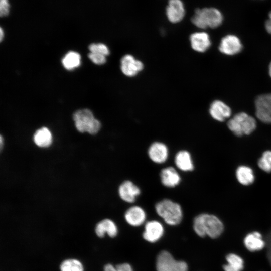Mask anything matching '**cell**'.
Instances as JSON below:
<instances>
[{"instance_id": "1", "label": "cell", "mask_w": 271, "mask_h": 271, "mask_svg": "<svg viewBox=\"0 0 271 271\" xmlns=\"http://www.w3.org/2000/svg\"><path fill=\"white\" fill-rule=\"evenodd\" d=\"M193 229L200 237L208 236L212 238H216L220 236L223 232L224 225L217 216L202 213L194 219Z\"/></svg>"}, {"instance_id": "2", "label": "cell", "mask_w": 271, "mask_h": 271, "mask_svg": "<svg viewBox=\"0 0 271 271\" xmlns=\"http://www.w3.org/2000/svg\"><path fill=\"white\" fill-rule=\"evenodd\" d=\"M191 21L200 29L216 28L222 24L223 16L221 12L215 8L197 9Z\"/></svg>"}, {"instance_id": "3", "label": "cell", "mask_w": 271, "mask_h": 271, "mask_svg": "<svg viewBox=\"0 0 271 271\" xmlns=\"http://www.w3.org/2000/svg\"><path fill=\"white\" fill-rule=\"evenodd\" d=\"M155 207L156 213L167 224L176 225L181 222L183 212L178 203L165 199L157 203Z\"/></svg>"}, {"instance_id": "4", "label": "cell", "mask_w": 271, "mask_h": 271, "mask_svg": "<svg viewBox=\"0 0 271 271\" xmlns=\"http://www.w3.org/2000/svg\"><path fill=\"white\" fill-rule=\"evenodd\" d=\"M227 126L234 134L241 137L251 133L256 127V122L248 114L239 112L228 121Z\"/></svg>"}, {"instance_id": "5", "label": "cell", "mask_w": 271, "mask_h": 271, "mask_svg": "<svg viewBox=\"0 0 271 271\" xmlns=\"http://www.w3.org/2000/svg\"><path fill=\"white\" fill-rule=\"evenodd\" d=\"M73 119L77 129L81 132H87L95 134L101 127L100 122L95 118L92 112L88 109L76 111L73 114Z\"/></svg>"}, {"instance_id": "6", "label": "cell", "mask_w": 271, "mask_h": 271, "mask_svg": "<svg viewBox=\"0 0 271 271\" xmlns=\"http://www.w3.org/2000/svg\"><path fill=\"white\" fill-rule=\"evenodd\" d=\"M157 271H188L187 263L183 261L176 260L168 251L160 252L156 260Z\"/></svg>"}, {"instance_id": "7", "label": "cell", "mask_w": 271, "mask_h": 271, "mask_svg": "<svg viewBox=\"0 0 271 271\" xmlns=\"http://www.w3.org/2000/svg\"><path fill=\"white\" fill-rule=\"evenodd\" d=\"M255 115L263 123L271 124V93L258 96L255 100Z\"/></svg>"}, {"instance_id": "8", "label": "cell", "mask_w": 271, "mask_h": 271, "mask_svg": "<svg viewBox=\"0 0 271 271\" xmlns=\"http://www.w3.org/2000/svg\"><path fill=\"white\" fill-rule=\"evenodd\" d=\"M242 45L239 38L235 35L228 34L221 40L219 50L227 55H234L240 52Z\"/></svg>"}, {"instance_id": "9", "label": "cell", "mask_w": 271, "mask_h": 271, "mask_svg": "<svg viewBox=\"0 0 271 271\" xmlns=\"http://www.w3.org/2000/svg\"><path fill=\"white\" fill-rule=\"evenodd\" d=\"M143 64L130 54L124 55L121 59V70L126 76L132 77L143 68Z\"/></svg>"}, {"instance_id": "10", "label": "cell", "mask_w": 271, "mask_h": 271, "mask_svg": "<svg viewBox=\"0 0 271 271\" xmlns=\"http://www.w3.org/2000/svg\"><path fill=\"white\" fill-rule=\"evenodd\" d=\"M148 153L150 159L153 162L162 164L168 159L169 151L167 146L165 144L155 142L150 146Z\"/></svg>"}, {"instance_id": "11", "label": "cell", "mask_w": 271, "mask_h": 271, "mask_svg": "<svg viewBox=\"0 0 271 271\" xmlns=\"http://www.w3.org/2000/svg\"><path fill=\"white\" fill-rule=\"evenodd\" d=\"M140 193V188L129 180L122 182L118 188L120 198L127 203L134 202Z\"/></svg>"}, {"instance_id": "12", "label": "cell", "mask_w": 271, "mask_h": 271, "mask_svg": "<svg viewBox=\"0 0 271 271\" xmlns=\"http://www.w3.org/2000/svg\"><path fill=\"white\" fill-rule=\"evenodd\" d=\"M164 233L162 224L158 221L152 220L146 223L143 234L144 239L150 242H155L160 239Z\"/></svg>"}, {"instance_id": "13", "label": "cell", "mask_w": 271, "mask_h": 271, "mask_svg": "<svg viewBox=\"0 0 271 271\" xmlns=\"http://www.w3.org/2000/svg\"><path fill=\"white\" fill-rule=\"evenodd\" d=\"M185 8L181 0H169L166 8V15L168 20L175 23L181 21L184 17Z\"/></svg>"}, {"instance_id": "14", "label": "cell", "mask_w": 271, "mask_h": 271, "mask_svg": "<svg viewBox=\"0 0 271 271\" xmlns=\"http://www.w3.org/2000/svg\"><path fill=\"white\" fill-rule=\"evenodd\" d=\"M209 113L213 119L221 122L231 116V110L223 101L216 100L211 104Z\"/></svg>"}, {"instance_id": "15", "label": "cell", "mask_w": 271, "mask_h": 271, "mask_svg": "<svg viewBox=\"0 0 271 271\" xmlns=\"http://www.w3.org/2000/svg\"><path fill=\"white\" fill-rule=\"evenodd\" d=\"M191 45L193 49L198 52H204L211 46L209 35L205 32L193 33L190 37Z\"/></svg>"}, {"instance_id": "16", "label": "cell", "mask_w": 271, "mask_h": 271, "mask_svg": "<svg viewBox=\"0 0 271 271\" xmlns=\"http://www.w3.org/2000/svg\"><path fill=\"white\" fill-rule=\"evenodd\" d=\"M124 217L127 223L131 226H139L144 223L146 214L140 206H132L126 211Z\"/></svg>"}, {"instance_id": "17", "label": "cell", "mask_w": 271, "mask_h": 271, "mask_svg": "<svg viewBox=\"0 0 271 271\" xmlns=\"http://www.w3.org/2000/svg\"><path fill=\"white\" fill-rule=\"evenodd\" d=\"M160 175L162 184L168 188L175 187L181 181V177L179 174L172 167H168L163 169Z\"/></svg>"}, {"instance_id": "18", "label": "cell", "mask_w": 271, "mask_h": 271, "mask_svg": "<svg viewBox=\"0 0 271 271\" xmlns=\"http://www.w3.org/2000/svg\"><path fill=\"white\" fill-rule=\"evenodd\" d=\"M246 248L250 251H257L262 249L265 242L262 235L257 231H253L246 235L243 241Z\"/></svg>"}, {"instance_id": "19", "label": "cell", "mask_w": 271, "mask_h": 271, "mask_svg": "<svg viewBox=\"0 0 271 271\" xmlns=\"http://www.w3.org/2000/svg\"><path fill=\"white\" fill-rule=\"evenodd\" d=\"M175 164L180 170L185 172L194 169L193 162L190 153L186 150L179 151L175 157Z\"/></svg>"}, {"instance_id": "20", "label": "cell", "mask_w": 271, "mask_h": 271, "mask_svg": "<svg viewBox=\"0 0 271 271\" xmlns=\"http://www.w3.org/2000/svg\"><path fill=\"white\" fill-rule=\"evenodd\" d=\"M117 227L113 221L109 219H104L99 222L95 227V233L99 237H103L105 233L110 237L117 235Z\"/></svg>"}, {"instance_id": "21", "label": "cell", "mask_w": 271, "mask_h": 271, "mask_svg": "<svg viewBox=\"0 0 271 271\" xmlns=\"http://www.w3.org/2000/svg\"><path fill=\"white\" fill-rule=\"evenodd\" d=\"M236 176L238 181L245 186L252 184L255 179L253 170L244 165L240 166L237 168Z\"/></svg>"}, {"instance_id": "22", "label": "cell", "mask_w": 271, "mask_h": 271, "mask_svg": "<svg viewBox=\"0 0 271 271\" xmlns=\"http://www.w3.org/2000/svg\"><path fill=\"white\" fill-rule=\"evenodd\" d=\"M33 139L35 143L40 147H47L52 142V134L49 129L45 127L38 129Z\"/></svg>"}, {"instance_id": "23", "label": "cell", "mask_w": 271, "mask_h": 271, "mask_svg": "<svg viewBox=\"0 0 271 271\" xmlns=\"http://www.w3.org/2000/svg\"><path fill=\"white\" fill-rule=\"evenodd\" d=\"M226 260L227 263L223 266L224 271H242L244 268L243 259L236 254H228Z\"/></svg>"}, {"instance_id": "24", "label": "cell", "mask_w": 271, "mask_h": 271, "mask_svg": "<svg viewBox=\"0 0 271 271\" xmlns=\"http://www.w3.org/2000/svg\"><path fill=\"white\" fill-rule=\"evenodd\" d=\"M62 63L64 68L66 69H74L78 67L80 64V55L76 52L70 51L64 57Z\"/></svg>"}, {"instance_id": "25", "label": "cell", "mask_w": 271, "mask_h": 271, "mask_svg": "<svg viewBox=\"0 0 271 271\" xmlns=\"http://www.w3.org/2000/svg\"><path fill=\"white\" fill-rule=\"evenodd\" d=\"M61 271H84L82 263L75 259H68L64 260L60 267Z\"/></svg>"}, {"instance_id": "26", "label": "cell", "mask_w": 271, "mask_h": 271, "mask_svg": "<svg viewBox=\"0 0 271 271\" xmlns=\"http://www.w3.org/2000/svg\"><path fill=\"white\" fill-rule=\"evenodd\" d=\"M258 167L263 171L271 172V151L267 150L263 152L261 157L258 160Z\"/></svg>"}, {"instance_id": "27", "label": "cell", "mask_w": 271, "mask_h": 271, "mask_svg": "<svg viewBox=\"0 0 271 271\" xmlns=\"http://www.w3.org/2000/svg\"><path fill=\"white\" fill-rule=\"evenodd\" d=\"M90 52L96 53L107 56L109 54V50L106 45L103 43H93L89 46Z\"/></svg>"}, {"instance_id": "28", "label": "cell", "mask_w": 271, "mask_h": 271, "mask_svg": "<svg viewBox=\"0 0 271 271\" xmlns=\"http://www.w3.org/2000/svg\"><path fill=\"white\" fill-rule=\"evenodd\" d=\"M104 271H133V269L129 264L124 263L115 266L107 264L104 266Z\"/></svg>"}, {"instance_id": "29", "label": "cell", "mask_w": 271, "mask_h": 271, "mask_svg": "<svg viewBox=\"0 0 271 271\" xmlns=\"http://www.w3.org/2000/svg\"><path fill=\"white\" fill-rule=\"evenodd\" d=\"M88 57L93 63L97 65L103 64L106 61V56L99 53L90 52Z\"/></svg>"}, {"instance_id": "30", "label": "cell", "mask_w": 271, "mask_h": 271, "mask_svg": "<svg viewBox=\"0 0 271 271\" xmlns=\"http://www.w3.org/2000/svg\"><path fill=\"white\" fill-rule=\"evenodd\" d=\"M10 4L8 0H0V15L5 17L9 13Z\"/></svg>"}, {"instance_id": "31", "label": "cell", "mask_w": 271, "mask_h": 271, "mask_svg": "<svg viewBox=\"0 0 271 271\" xmlns=\"http://www.w3.org/2000/svg\"><path fill=\"white\" fill-rule=\"evenodd\" d=\"M268 16V19L265 22V28L267 32L271 35V11Z\"/></svg>"}, {"instance_id": "32", "label": "cell", "mask_w": 271, "mask_h": 271, "mask_svg": "<svg viewBox=\"0 0 271 271\" xmlns=\"http://www.w3.org/2000/svg\"><path fill=\"white\" fill-rule=\"evenodd\" d=\"M0 40H1V41H2L4 37V32L3 31V29L1 28V30H0Z\"/></svg>"}, {"instance_id": "33", "label": "cell", "mask_w": 271, "mask_h": 271, "mask_svg": "<svg viewBox=\"0 0 271 271\" xmlns=\"http://www.w3.org/2000/svg\"><path fill=\"white\" fill-rule=\"evenodd\" d=\"M0 142H1V150H2V147H3V137L2 136H1V138H0Z\"/></svg>"}, {"instance_id": "34", "label": "cell", "mask_w": 271, "mask_h": 271, "mask_svg": "<svg viewBox=\"0 0 271 271\" xmlns=\"http://www.w3.org/2000/svg\"><path fill=\"white\" fill-rule=\"evenodd\" d=\"M269 74L271 77V62L269 64Z\"/></svg>"}]
</instances>
